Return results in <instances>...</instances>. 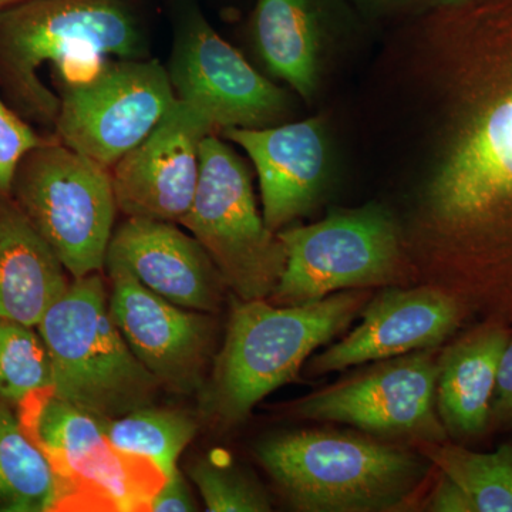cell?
<instances>
[{
	"instance_id": "cell-1",
	"label": "cell",
	"mask_w": 512,
	"mask_h": 512,
	"mask_svg": "<svg viewBox=\"0 0 512 512\" xmlns=\"http://www.w3.org/2000/svg\"><path fill=\"white\" fill-rule=\"evenodd\" d=\"M389 30L369 117L413 181L421 235L512 262V0H457Z\"/></svg>"
},
{
	"instance_id": "cell-2",
	"label": "cell",
	"mask_w": 512,
	"mask_h": 512,
	"mask_svg": "<svg viewBox=\"0 0 512 512\" xmlns=\"http://www.w3.org/2000/svg\"><path fill=\"white\" fill-rule=\"evenodd\" d=\"M148 57L134 0H23L0 10V94L23 119L55 130L57 90L82 82L110 59Z\"/></svg>"
},
{
	"instance_id": "cell-3",
	"label": "cell",
	"mask_w": 512,
	"mask_h": 512,
	"mask_svg": "<svg viewBox=\"0 0 512 512\" xmlns=\"http://www.w3.org/2000/svg\"><path fill=\"white\" fill-rule=\"evenodd\" d=\"M232 302L227 335L198 393L202 416L222 427L241 423L268 394L295 380L313 350L348 328L366 295L350 289L293 306Z\"/></svg>"
},
{
	"instance_id": "cell-4",
	"label": "cell",
	"mask_w": 512,
	"mask_h": 512,
	"mask_svg": "<svg viewBox=\"0 0 512 512\" xmlns=\"http://www.w3.org/2000/svg\"><path fill=\"white\" fill-rule=\"evenodd\" d=\"M259 463L296 510L387 511L402 505L427 476L423 454L328 430L264 440Z\"/></svg>"
},
{
	"instance_id": "cell-5",
	"label": "cell",
	"mask_w": 512,
	"mask_h": 512,
	"mask_svg": "<svg viewBox=\"0 0 512 512\" xmlns=\"http://www.w3.org/2000/svg\"><path fill=\"white\" fill-rule=\"evenodd\" d=\"M36 329L57 396L104 420L154 406L161 384L128 348L99 272L70 281Z\"/></svg>"
},
{
	"instance_id": "cell-6",
	"label": "cell",
	"mask_w": 512,
	"mask_h": 512,
	"mask_svg": "<svg viewBox=\"0 0 512 512\" xmlns=\"http://www.w3.org/2000/svg\"><path fill=\"white\" fill-rule=\"evenodd\" d=\"M10 197L73 279L106 266L119 211L109 168L50 137L20 161Z\"/></svg>"
},
{
	"instance_id": "cell-7",
	"label": "cell",
	"mask_w": 512,
	"mask_h": 512,
	"mask_svg": "<svg viewBox=\"0 0 512 512\" xmlns=\"http://www.w3.org/2000/svg\"><path fill=\"white\" fill-rule=\"evenodd\" d=\"M180 225L208 252L237 298L269 299L284 274L285 247L258 210L248 164L215 134L202 141L197 192Z\"/></svg>"
},
{
	"instance_id": "cell-8",
	"label": "cell",
	"mask_w": 512,
	"mask_h": 512,
	"mask_svg": "<svg viewBox=\"0 0 512 512\" xmlns=\"http://www.w3.org/2000/svg\"><path fill=\"white\" fill-rule=\"evenodd\" d=\"M286 252L284 274L268 301L293 306L330 293L392 282L404 261L402 229L387 205L332 208L311 225L276 232Z\"/></svg>"
},
{
	"instance_id": "cell-9",
	"label": "cell",
	"mask_w": 512,
	"mask_h": 512,
	"mask_svg": "<svg viewBox=\"0 0 512 512\" xmlns=\"http://www.w3.org/2000/svg\"><path fill=\"white\" fill-rule=\"evenodd\" d=\"M18 406L23 429L62 480L66 507H144L153 491V468L143 458L110 446L106 420L67 402L53 389L30 394Z\"/></svg>"
},
{
	"instance_id": "cell-10",
	"label": "cell",
	"mask_w": 512,
	"mask_h": 512,
	"mask_svg": "<svg viewBox=\"0 0 512 512\" xmlns=\"http://www.w3.org/2000/svg\"><path fill=\"white\" fill-rule=\"evenodd\" d=\"M57 94V140L109 170L177 100L167 67L148 57L107 60L92 76L60 87Z\"/></svg>"
},
{
	"instance_id": "cell-11",
	"label": "cell",
	"mask_w": 512,
	"mask_h": 512,
	"mask_svg": "<svg viewBox=\"0 0 512 512\" xmlns=\"http://www.w3.org/2000/svg\"><path fill=\"white\" fill-rule=\"evenodd\" d=\"M167 70L177 99L215 131L278 126L295 110V93L256 70L195 6L181 16Z\"/></svg>"
},
{
	"instance_id": "cell-12",
	"label": "cell",
	"mask_w": 512,
	"mask_h": 512,
	"mask_svg": "<svg viewBox=\"0 0 512 512\" xmlns=\"http://www.w3.org/2000/svg\"><path fill=\"white\" fill-rule=\"evenodd\" d=\"M439 362L430 350L392 357L296 403L309 420L336 421L380 437L447 441L437 412Z\"/></svg>"
},
{
	"instance_id": "cell-13",
	"label": "cell",
	"mask_w": 512,
	"mask_h": 512,
	"mask_svg": "<svg viewBox=\"0 0 512 512\" xmlns=\"http://www.w3.org/2000/svg\"><path fill=\"white\" fill-rule=\"evenodd\" d=\"M110 312L128 348L161 387L198 394L208 377L217 325L211 313L192 311L148 289L119 262L106 261Z\"/></svg>"
},
{
	"instance_id": "cell-14",
	"label": "cell",
	"mask_w": 512,
	"mask_h": 512,
	"mask_svg": "<svg viewBox=\"0 0 512 512\" xmlns=\"http://www.w3.org/2000/svg\"><path fill=\"white\" fill-rule=\"evenodd\" d=\"M367 28L348 0H255L249 39L266 74L313 103Z\"/></svg>"
},
{
	"instance_id": "cell-15",
	"label": "cell",
	"mask_w": 512,
	"mask_h": 512,
	"mask_svg": "<svg viewBox=\"0 0 512 512\" xmlns=\"http://www.w3.org/2000/svg\"><path fill=\"white\" fill-rule=\"evenodd\" d=\"M210 134L215 128L200 111L175 100L153 131L111 168L119 211L180 224L194 201L201 144Z\"/></svg>"
},
{
	"instance_id": "cell-16",
	"label": "cell",
	"mask_w": 512,
	"mask_h": 512,
	"mask_svg": "<svg viewBox=\"0 0 512 512\" xmlns=\"http://www.w3.org/2000/svg\"><path fill=\"white\" fill-rule=\"evenodd\" d=\"M221 134L252 161L261 190L262 215L275 234L312 214L328 192L335 150L325 117L265 128H225Z\"/></svg>"
},
{
	"instance_id": "cell-17",
	"label": "cell",
	"mask_w": 512,
	"mask_h": 512,
	"mask_svg": "<svg viewBox=\"0 0 512 512\" xmlns=\"http://www.w3.org/2000/svg\"><path fill=\"white\" fill-rule=\"evenodd\" d=\"M460 305L436 289H389L366 306L346 338L320 353L312 372H339L441 345L460 325Z\"/></svg>"
},
{
	"instance_id": "cell-18",
	"label": "cell",
	"mask_w": 512,
	"mask_h": 512,
	"mask_svg": "<svg viewBox=\"0 0 512 512\" xmlns=\"http://www.w3.org/2000/svg\"><path fill=\"white\" fill-rule=\"evenodd\" d=\"M106 261L126 266L167 301L192 311L217 313L227 284L211 256L175 222L128 218L111 237Z\"/></svg>"
},
{
	"instance_id": "cell-19",
	"label": "cell",
	"mask_w": 512,
	"mask_h": 512,
	"mask_svg": "<svg viewBox=\"0 0 512 512\" xmlns=\"http://www.w3.org/2000/svg\"><path fill=\"white\" fill-rule=\"evenodd\" d=\"M67 271L10 195H0V318L36 328L66 291Z\"/></svg>"
},
{
	"instance_id": "cell-20",
	"label": "cell",
	"mask_w": 512,
	"mask_h": 512,
	"mask_svg": "<svg viewBox=\"0 0 512 512\" xmlns=\"http://www.w3.org/2000/svg\"><path fill=\"white\" fill-rule=\"evenodd\" d=\"M508 340L507 330L488 326L461 339L439 360L437 412L448 433L477 436L487 427Z\"/></svg>"
},
{
	"instance_id": "cell-21",
	"label": "cell",
	"mask_w": 512,
	"mask_h": 512,
	"mask_svg": "<svg viewBox=\"0 0 512 512\" xmlns=\"http://www.w3.org/2000/svg\"><path fill=\"white\" fill-rule=\"evenodd\" d=\"M66 504V490L55 468L30 439L19 417L0 403V507L43 512Z\"/></svg>"
},
{
	"instance_id": "cell-22",
	"label": "cell",
	"mask_w": 512,
	"mask_h": 512,
	"mask_svg": "<svg viewBox=\"0 0 512 512\" xmlns=\"http://www.w3.org/2000/svg\"><path fill=\"white\" fill-rule=\"evenodd\" d=\"M420 453L464 491L476 512H512V444L474 453L446 441H420Z\"/></svg>"
},
{
	"instance_id": "cell-23",
	"label": "cell",
	"mask_w": 512,
	"mask_h": 512,
	"mask_svg": "<svg viewBox=\"0 0 512 512\" xmlns=\"http://www.w3.org/2000/svg\"><path fill=\"white\" fill-rule=\"evenodd\" d=\"M110 446L153 463L167 480L175 470L185 447L197 434V421L178 410L143 407L104 421Z\"/></svg>"
},
{
	"instance_id": "cell-24",
	"label": "cell",
	"mask_w": 512,
	"mask_h": 512,
	"mask_svg": "<svg viewBox=\"0 0 512 512\" xmlns=\"http://www.w3.org/2000/svg\"><path fill=\"white\" fill-rule=\"evenodd\" d=\"M33 326L0 318V400L22 403L53 389V367L45 340Z\"/></svg>"
},
{
	"instance_id": "cell-25",
	"label": "cell",
	"mask_w": 512,
	"mask_h": 512,
	"mask_svg": "<svg viewBox=\"0 0 512 512\" xmlns=\"http://www.w3.org/2000/svg\"><path fill=\"white\" fill-rule=\"evenodd\" d=\"M210 512H266L271 503L261 485L235 466L224 451H212L187 468Z\"/></svg>"
},
{
	"instance_id": "cell-26",
	"label": "cell",
	"mask_w": 512,
	"mask_h": 512,
	"mask_svg": "<svg viewBox=\"0 0 512 512\" xmlns=\"http://www.w3.org/2000/svg\"><path fill=\"white\" fill-rule=\"evenodd\" d=\"M49 138L40 136L0 94V195H10L20 161Z\"/></svg>"
},
{
	"instance_id": "cell-27",
	"label": "cell",
	"mask_w": 512,
	"mask_h": 512,
	"mask_svg": "<svg viewBox=\"0 0 512 512\" xmlns=\"http://www.w3.org/2000/svg\"><path fill=\"white\" fill-rule=\"evenodd\" d=\"M369 28H392L457 0H348Z\"/></svg>"
},
{
	"instance_id": "cell-28",
	"label": "cell",
	"mask_w": 512,
	"mask_h": 512,
	"mask_svg": "<svg viewBox=\"0 0 512 512\" xmlns=\"http://www.w3.org/2000/svg\"><path fill=\"white\" fill-rule=\"evenodd\" d=\"M153 512H191L198 511V505L192 497L190 487L180 470H175L163 485L158 488L148 504Z\"/></svg>"
},
{
	"instance_id": "cell-29",
	"label": "cell",
	"mask_w": 512,
	"mask_h": 512,
	"mask_svg": "<svg viewBox=\"0 0 512 512\" xmlns=\"http://www.w3.org/2000/svg\"><path fill=\"white\" fill-rule=\"evenodd\" d=\"M491 416L498 420L512 419V336L505 346L495 384Z\"/></svg>"
},
{
	"instance_id": "cell-30",
	"label": "cell",
	"mask_w": 512,
	"mask_h": 512,
	"mask_svg": "<svg viewBox=\"0 0 512 512\" xmlns=\"http://www.w3.org/2000/svg\"><path fill=\"white\" fill-rule=\"evenodd\" d=\"M429 510L434 512H476L464 491L450 478L441 474L431 495Z\"/></svg>"
},
{
	"instance_id": "cell-31",
	"label": "cell",
	"mask_w": 512,
	"mask_h": 512,
	"mask_svg": "<svg viewBox=\"0 0 512 512\" xmlns=\"http://www.w3.org/2000/svg\"><path fill=\"white\" fill-rule=\"evenodd\" d=\"M20 2H23V0H0V10L10 8V6Z\"/></svg>"
}]
</instances>
